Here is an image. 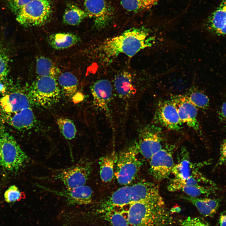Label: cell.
Segmentation results:
<instances>
[{
	"label": "cell",
	"instance_id": "17",
	"mask_svg": "<svg viewBox=\"0 0 226 226\" xmlns=\"http://www.w3.org/2000/svg\"><path fill=\"white\" fill-rule=\"evenodd\" d=\"M200 165H194L189 160L183 159L176 164H175L172 170L171 173L175 178L186 179L190 178H194L200 182L208 183L210 185L216 186L213 181L207 179L198 171Z\"/></svg>",
	"mask_w": 226,
	"mask_h": 226
},
{
	"label": "cell",
	"instance_id": "6",
	"mask_svg": "<svg viewBox=\"0 0 226 226\" xmlns=\"http://www.w3.org/2000/svg\"><path fill=\"white\" fill-rule=\"evenodd\" d=\"M52 12L50 0H32L16 14V19L24 26H40L48 22Z\"/></svg>",
	"mask_w": 226,
	"mask_h": 226
},
{
	"label": "cell",
	"instance_id": "24",
	"mask_svg": "<svg viewBox=\"0 0 226 226\" xmlns=\"http://www.w3.org/2000/svg\"><path fill=\"white\" fill-rule=\"evenodd\" d=\"M168 189L169 191L173 192L181 191L187 196L198 197L201 195H208L215 193L217 188L216 186H203L199 184H184L173 186L169 185Z\"/></svg>",
	"mask_w": 226,
	"mask_h": 226
},
{
	"label": "cell",
	"instance_id": "39",
	"mask_svg": "<svg viewBox=\"0 0 226 226\" xmlns=\"http://www.w3.org/2000/svg\"><path fill=\"white\" fill-rule=\"evenodd\" d=\"M220 226H226V213H223L220 214L219 219Z\"/></svg>",
	"mask_w": 226,
	"mask_h": 226
},
{
	"label": "cell",
	"instance_id": "35",
	"mask_svg": "<svg viewBox=\"0 0 226 226\" xmlns=\"http://www.w3.org/2000/svg\"><path fill=\"white\" fill-rule=\"evenodd\" d=\"M8 60L5 54L0 50V83L7 75Z\"/></svg>",
	"mask_w": 226,
	"mask_h": 226
},
{
	"label": "cell",
	"instance_id": "3",
	"mask_svg": "<svg viewBox=\"0 0 226 226\" xmlns=\"http://www.w3.org/2000/svg\"><path fill=\"white\" fill-rule=\"evenodd\" d=\"M13 137L3 128L0 130V165L5 170L17 171L30 162Z\"/></svg>",
	"mask_w": 226,
	"mask_h": 226
},
{
	"label": "cell",
	"instance_id": "21",
	"mask_svg": "<svg viewBox=\"0 0 226 226\" xmlns=\"http://www.w3.org/2000/svg\"><path fill=\"white\" fill-rule=\"evenodd\" d=\"M210 29L219 34L226 35V0H222L212 13L207 22Z\"/></svg>",
	"mask_w": 226,
	"mask_h": 226
},
{
	"label": "cell",
	"instance_id": "9",
	"mask_svg": "<svg viewBox=\"0 0 226 226\" xmlns=\"http://www.w3.org/2000/svg\"><path fill=\"white\" fill-rule=\"evenodd\" d=\"M174 146L171 145L164 146L150 159L149 171L156 181H162L171 173L175 164L172 152Z\"/></svg>",
	"mask_w": 226,
	"mask_h": 226
},
{
	"label": "cell",
	"instance_id": "29",
	"mask_svg": "<svg viewBox=\"0 0 226 226\" xmlns=\"http://www.w3.org/2000/svg\"><path fill=\"white\" fill-rule=\"evenodd\" d=\"M187 99L197 108L207 109L209 104V99L204 93L195 88L191 89L184 95Z\"/></svg>",
	"mask_w": 226,
	"mask_h": 226
},
{
	"label": "cell",
	"instance_id": "32",
	"mask_svg": "<svg viewBox=\"0 0 226 226\" xmlns=\"http://www.w3.org/2000/svg\"><path fill=\"white\" fill-rule=\"evenodd\" d=\"M56 123L61 133L66 139L70 140L75 138L77 130L72 120L63 117H60L57 118Z\"/></svg>",
	"mask_w": 226,
	"mask_h": 226
},
{
	"label": "cell",
	"instance_id": "4",
	"mask_svg": "<svg viewBox=\"0 0 226 226\" xmlns=\"http://www.w3.org/2000/svg\"><path fill=\"white\" fill-rule=\"evenodd\" d=\"M28 93L32 102L46 108L55 105L60 98L57 79L51 76L38 77L31 86Z\"/></svg>",
	"mask_w": 226,
	"mask_h": 226
},
{
	"label": "cell",
	"instance_id": "28",
	"mask_svg": "<svg viewBox=\"0 0 226 226\" xmlns=\"http://www.w3.org/2000/svg\"><path fill=\"white\" fill-rule=\"evenodd\" d=\"M87 17L88 15L85 11L72 5L69 6L65 11L63 20V22L67 24L76 25Z\"/></svg>",
	"mask_w": 226,
	"mask_h": 226
},
{
	"label": "cell",
	"instance_id": "7",
	"mask_svg": "<svg viewBox=\"0 0 226 226\" xmlns=\"http://www.w3.org/2000/svg\"><path fill=\"white\" fill-rule=\"evenodd\" d=\"M91 163L82 159L77 164L65 169L57 170L51 178L62 182L67 189L73 188L85 185L90 175Z\"/></svg>",
	"mask_w": 226,
	"mask_h": 226
},
{
	"label": "cell",
	"instance_id": "11",
	"mask_svg": "<svg viewBox=\"0 0 226 226\" xmlns=\"http://www.w3.org/2000/svg\"><path fill=\"white\" fill-rule=\"evenodd\" d=\"M153 122L154 124L171 131H179L182 124L177 109L170 99L159 103Z\"/></svg>",
	"mask_w": 226,
	"mask_h": 226
},
{
	"label": "cell",
	"instance_id": "36",
	"mask_svg": "<svg viewBox=\"0 0 226 226\" xmlns=\"http://www.w3.org/2000/svg\"><path fill=\"white\" fill-rule=\"evenodd\" d=\"M32 0H8L11 10L16 14L25 5Z\"/></svg>",
	"mask_w": 226,
	"mask_h": 226
},
{
	"label": "cell",
	"instance_id": "34",
	"mask_svg": "<svg viewBox=\"0 0 226 226\" xmlns=\"http://www.w3.org/2000/svg\"><path fill=\"white\" fill-rule=\"evenodd\" d=\"M181 226H212L207 221L200 217H189L180 221Z\"/></svg>",
	"mask_w": 226,
	"mask_h": 226
},
{
	"label": "cell",
	"instance_id": "18",
	"mask_svg": "<svg viewBox=\"0 0 226 226\" xmlns=\"http://www.w3.org/2000/svg\"><path fill=\"white\" fill-rule=\"evenodd\" d=\"M6 120L9 125L19 131H26L32 128L35 118L31 107L19 111L6 114Z\"/></svg>",
	"mask_w": 226,
	"mask_h": 226
},
{
	"label": "cell",
	"instance_id": "25",
	"mask_svg": "<svg viewBox=\"0 0 226 226\" xmlns=\"http://www.w3.org/2000/svg\"><path fill=\"white\" fill-rule=\"evenodd\" d=\"M118 157V155L113 152L100 159V176L101 180L104 182H109L113 178Z\"/></svg>",
	"mask_w": 226,
	"mask_h": 226
},
{
	"label": "cell",
	"instance_id": "20",
	"mask_svg": "<svg viewBox=\"0 0 226 226\" xmlns=\"http://www.w3.org/2000/svg\"><path fill=\"white\" fill-rule=\"evenodd\" d=\"M181 197L195 206L201 214L208 217H212L216 213L221 201L219 199L201 198L187 196Z\"/></svg>",
	"mask_w": 226,
	"mask_h": 226
},
{
	"label": "cell",
	"instance_id": "38",
	"mask_svg": "<svg viewBox=\"0 0 226 226\" xmlns=\"http://www.w3.org/2000/svg\"><path fill=\"white\" fill-rule=\"evenodd\" d=\"M218 115L221 122L226 125V101L222 105L218 111Z\"/></svg>",
	"mask_w": 226,
	"mask_h": 226
},
{
	"label": "cell",
	"instance_id": "19",
	"mask_svg": "<svg viewBox=\"0 0 226 226\" xmlns=\"http://www.w3.org/2000/svg\"><path fill=\"white\" fill-rule=\"evenodd\" d=\"M131 203L130 186H125L115 191L102 203L100 211L103 213L113 209L121 208Z\"/></svg>",
	"mask_w": 226,
	"mask_h": 226
},
{
	"label": "cell",
	"instance_id": "1",
	"mask_svg": "<svg viewBox=\"0 0 226 226\" xmlns=\"http://www.w3.org/2000/svg\"><path fill=\"white\" fill-rule=\"evenodd\" d=\"M156 42L149 29L144 26L132 28L105 40L98 50L105 60L113 59L121 53L132 57L141 50L153 46Z\"/></svg>",
	"mask_w": 226,
	"mask_h": 226
},
{
	"label": "cell",
	"instance_id": "22",
	"mask_svg": "<svg viewBox=\"0 0 226 226\" xmlns=\"http://www.w3.org/2000/svg\"><path fill=\"white\" fill-rule=\"evenodd\" d=\"M114 84L116 92L120 98L128 99L133 94L132 78L128 72L122 71L118 73L115 78Z\"/></svg>",
	"mask_w": 226,
	"mask_h": 226
},
{
	"label": "cell",
	"instance_id": "8",
	"mask_svg": "<svg viewBox=\"0 0 226 226\" xmlns=\"http://www.w3.org/2000/svg\"><path fill=\"white\" fill-rule=\"evenodd\" d=\"M165 138L164 132L160 126L154 123L145 126L141 131L136 143L139 153L150 160L163 147Z\"/></svg>",
	"mask_w": 226,
	"mask_h": 226
},
{
	"label": "cell",
	"instance_id": "31",
	"mask_svg": "<svg viewBox=\"0 0 226 226\" xmlns=\"http://www.w3.org/2000/svg\"><path fill=\"white\" fill-rule=\"evenodd\" d=\"M159 0H121V3L124 8L133 12H139L149 9Z\"/></svg>",
	"mask_w": 226,
	"mask_h": 226
},
{
	"label": "cell",
	"instance_id": "33",
	"mask_svg": "<svg viewBox=\"0 0 226 226\" xmlns=\"http://www.w3.org/2000/svg\"><path fill=\"white\" fill-rule=\"evenodd\" d=\"M4 197L6 202L11 203L24 198L25 194L21 191L17 186L13 185L9 186L5 191Z\"/></svg>",
	"mask_w": 226,
	"mask_h": 226
},
{
	"label": "cell",
	"instance_id": "2",
	"mask_svg": "<svg viewBox=\"0 0 226 226\" xmlns=\"http://www.w3.org/2000/svg\"><path fill=\"white\" fill-rule=\"evenodd\" d=\"M129 206V226H171L173 223L164 201L137 202Z\"/></svg>",
	"mask_w": 226,
	"mask_h": 226
},
{
	"label": "cell",
	"instance_id": "5",
	"mask_svg": "<svg viewBox=\"0 0 226 226\" xmlns=\"http://www.w3.org/2000/svg\"><path fill=\"white\" fill-rule=\"evenodd\" d=\"M139 153L136 143L118 155L114 175L119 184L128 185L135 178L143 164L137 157Z\"/></svg>",
	"mask_w": 226,
	"mask_h": 226
},
{
	"label": "cell",
	"instance_id": "13",
	"mask_svg": "<svg viewBox=\"0 0 226 226\" xmlns=\"http://www.w3.org/2000/svg\"><path fill=\"white\" fill-rule=\"evenodd\" d=\"M35 185L45 191L63 197L70 205L88 204L92 201L93 191L90 187L85 185L61 191L50 189L38 184H35Z\"/></svg>",
	"mask_w": 226,
	"mask_h": 226
},
{
	"label": "cell",
	"instance_id": "30",
	"mask_svg": "<svg viewBox=\"0 0 226 226\" xmlns=\"http://www.w3.org/2000/svg\"><path fill=\"white\" fill-rule=\"evenodd\" d=\"M102 213L112 226H129L127 210L122 211L116 208Z\"/></svg>",
	"mask_w": 226,
	"mask_h": 226
},
{
	"label": "cell",
	"instance_id": "10",
	"mask_svg": "<svg viewBox=\"0 0 226 226\" xmlns=\"http://www.w3.org/2000/svg\"><path fill=\"white\" fill-rule=\"evenodd\" d=\"M170 100L177 109L182 123L192 129L199 137H203V132L198 120L197 108L184 95L172 96Z\"/></svg>",
	"mask_w": 226,
	"mask_h": 226
},
{
	"label": "cell",
	"instance_id": "16",
	"mask_svg": "<svg viewBox=\"0 0 226 226\" xmlns=\"http://www.w3.org/2000/svg\"><path fill=\"white\" fill-rule=\"evenodd\" d=\"M91 91L94 106L101 110L108 112L112 94L110 82L105 79L97 80L91 86Z\"/></svg>",
	"mask_w": 226,
	"mask_h": 226
},
{
	"label": "cell",
	"instance_id": "37",
	"mask_svg": "<svg viewBox=\"0 0 226 226\" xmlns=\"http://www.w3.org/2000/svg\"><path fill=\"white\" fill-rule=\"evenodd\" d=\"M226 165V139L222 143L220 150L219 157L215 167Z\"/></svg>",
	"mask_w": 226,
	"mask_h": 226
},
{
	"label": "cell",
	"instance_id": "23",
	"mask_svg": "<svg viewBox=\"0 0 226 226\" xmlns=\"http://www.w3.org/2000/svg\"><path fill=\"white\" fill-rule=\"evenodd\" d=\"M80 37L70 33H58L50 35L48 41L51 47L57 50L67 48L78 44Z\"/></svg>",
	"mask_w": 226,
	"mask_h": 226
},
{
	"label": "cell",
	"instance_id": "26",
	"mask_svg": "<svg viewBox=\"0 0 226 226\" xmlns=\"http://www.w3.org/2000/svg\"><path fill=\"white\" fill-rule=\"evenodd\" d=\"M59 86L66 95L71 97L76 93L78 82L76 77L69 72H65L60 74L57 78Z\"/></svg>",
	"mask_w": 226,
	"mask_h": 226
},
{
	"label": "cell",
	"instance_id": "12",
	"mask_svg": "<svg viewBox=\"0 0 226 226\" xmlns=\"http://www.w3.org/2000/svg\"><path fill=\"white\" fill-rule=\"evenodd\" d=\"M85 11L88 16L93 18L94 27L105 28L113 19V8L105 0H84Z\"/></svg>",
	"mask_w": 226,
	"mask_h": 226
},
{
	"label": "cell",
	"instance_id": "15",
	"mask_svg": "<svg viewBox=\"0 0 226 226\" xmlns=\"http://www.w3.org/2000/svg\"><path fill=\"white\" fill-rule=\"evenodd\" d=\"M32 103L29 93L17 90L3 96L0 99V106L5 113L9 114L31 107Z\"/></svg>",
	"mask_w": 226,
	"mask_h": 226
},
{
	"label": "cell",
	"instance_id": "14",
	"mask_svg": "<svg viewBox=\"0 0 226 226\" xmlns=\"http://www.w3.org/2000/svg\"><path fill=\"white\" fill-rule=\"evenodd\" d=\"M130 192L131 203L142 201H163L158 186L147 181L141 180L130 186Z\"/></svg>",
	"mask_w": 226,
	"mask_h": 226
},
{
	"label": "cell",
	"instance_id": "27",
	"mask_svg": "<svg viewBox=\"0 0 226 226\" xmlns=\"http://www.w3.org/2000/svg\"><path fill=\"white\" fill-rule=\"evenodd\" d=\"M36 69L38 77L51 76L57 79L60 73L59 68L50 59L43 56L37 59Z\"/></svg>",
	"mask_w": 226,
	"mask_h": 226
}]
</instances>
